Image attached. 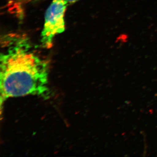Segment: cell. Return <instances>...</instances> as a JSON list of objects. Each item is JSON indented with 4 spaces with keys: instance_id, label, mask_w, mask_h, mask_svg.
<instances>
[{
    "instance_id": "6da1fadb",
    "label": "cell",
    "mask_w": 157,
    "mask_h": 157,
    "mask_svg": "<svg viewBox=\"0 0 157 157\" xmlns=\"http://www.w3.org/2000/svg\"><path fill=\"white\" fill-rule=\"evenodd\" d=\"M1 44V103L9 98L28 95L47 98L48 63L34 50L29 38L9 34L2 38Z\"/></svg>"
},
{
    "instance_id": "7a4b0ae2",
    "label": "cell",
    "mask_w": 157,
    "mask_h": 157,
    "mask_svg": "<svg viewBox=\"0 0 157 157\" xmlns=\"http://www.w3.org/2000/svg\"><path fill=\"white\" fill-rule=\"evenodd\" d=\"M68 5L63 0H53L47 9L41 35L43 48H51L55 36L65 31V13Z\"/></svg>"
},
{
    "instance_id": "3957f363",
    "label": "cell",
    "mask_w": 157,
    "mask_h": 157,
    "mask_svg": "<svg viewBox=\"0 0 157 157\" xmlns=\"http://www.w3.org/2000/svg\"><path fill=\"white\" fill-rule=\"evenodd\" d=\"M65 2H67L68 3V4H73L77 2V1H79V0H63Z\"/></svg>"
},
{
    "instance_id": "277c9868",
    "label": "cell",
    "mask_w": 157,
    "mask_h": 157,
    "mask_svg": "<svg viewBox=\"0 0 157 157\" xmlns=\"http://www.w3.org/2000/svg\"><path fill=\"white\" fill-rule=\"evenodd\" d=\"M22 1H24V2H25V1H27V2H28V1H30V0H22Z\"/></svg>"
}]
</instances>
